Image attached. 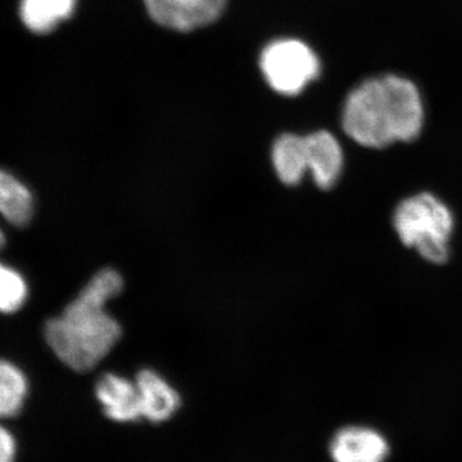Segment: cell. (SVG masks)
I'll use <instances>...</instances> for the list:
<instances>
[{
	"instance_id": "obj_8",
	"label": "cell",
	"mask_w": 462,
	"mask_h": 462,
	"mask_svg": "<svg viewBox=\"0 0 462 462\" xmlns=\"http://www.w3.org/2000/svg\"><path fill=\"white\" fill-rule=\"evenodd\" d=\"M96 396L103 412L112 421L135 422L143 419L138 387L132 380L106 374L97 383Z\"/></svg>"
},
{
	"instance_id": "obj_11",
	"label": "cell",
	"mask_w": 462,
	"mask_h": 462,
	"mask_svg": "<svg viewBox=\"0 0 462 462\" xmlns=\"http://www.w3.org/2000/svg\"><path fill=\"white\" fill-rule=\"evenodd\" d=\"M78 0H20L18 16L30 32L45 35L74 14Z\"/></svg>"
},
{
	"instance_id": "obj_10",
	"label": "cell",
	"mask_w": 462,
	"mask_h": 462,
	"mask_svg": "<svg viewBox=\"0 0 462 462\" xmlns=\"http://www.w3.org/2000/svg\"><path fill=\"white\" fill-rule=\"evenodd\" d=\"M33 215V196L25 182L14 173L0 169V218L16 227L30 223ZM5 230L0 226V249L5 247Z\"/></svg>"
},
{
	"instance_id": "obj_2",
	"label": "cell",
	"mask_w": 462,
	"mask_h": 462,
	"mask_svg": "<svg viewBox=\"0 0 462 462\" xmlns=\"http://www.w3.org/2000/svg\"><path fill=\"white\" fill-rule=\"evenodd\" d=\"M123 288L120 273L112 269L102 270L62 314L45 325V340L69 369L89 372L121 338L120 324L106 312L105 306Z\"/></svg>"
},
{
	"instance_id": "obj_6",
	"label": "cell",
	"mask_w": 462,
	"mask_h": 462,
	"mask_svg": "<svg viewBox=\"0 0 462 462\" xmlns=\"http://www.w3.org/2000/svg\"><path fill=\"white\" fill-rule=\"evenodd\" d=\"M388 454L385 438L370 428H343L330 442L334 462H384Z\"/></svg>"
},
{
	"instance_id": "obj_7",
	"label": "cell",
	"mask_w": 462,
	"mask_h": 462,
	"mask_svg": "<svg viewBox=\"0 0 462 462\" xmlns=\"http://www.w3.org/2000/svg\"><path fill=\"white\" fill-rule=\"evenodd\" d=\"M309 171L321 189H330L338 182L345 166V153L338 139L327 130L305 136Z\"/></svg>"
},
{
	"instance_id": "obj_9",
	"label": "cell",
	"mask_w": 462,
	"mask_h": 462,
	"mask_svg": "<svg viewBox=\"0 0 462 462\" xmlns=\"http://www.w3.org/2000/svg\"><path fill=\"white\" fill-rule=\"evenodd\" d=\"M135 383L143 419L157 424L170 420L178 411L181 403L180 396L160 374L153 370H142Z\"/></svg>"
},
{
	"instance_id": "obj_5",
	"label": "cell",
	"mask_w": 462,
	"mask_h": 462,
	"mask_svg": "<svg viewBox=\"0 0 462 462\" xmlns=\"http://www.w3.org/2000/svg\"><path fill=\"white\" fill-rule=\"evenodd\" d=\"M227 0H144L149 16L158 25L188 32L215 23Z\"/></svg>"
},
{
	"instance_id": "obj_1",
	"label": "cell",
	"mask_w": 462,
	"mask_h": 462,
	"mask_svg": "<svg viewBox=\"0 0 462 462\" xmlns=\"http://www.w3.org/2000/svg\"><path fill=\"white\" fill-rule=\"evenodd\" d=\"M421 93L410 79L383 75L366 79L349 91L342 127L358 145L383 149L418 139L424 126Z\"/></svg>"
},
{
	"instance_id": "obj_3",
	"label": "cell",
	"mask_w": 462,
	"mask_h": 462,
	"mask_svg": "<svg viewBox=\"0 0 462 462\" xmlns=\"http://www.w3.org/2000/svg\"><path fill=\"white\" fill-rule=\"evenodd\" d=\"M392 223L401 242L425 260L431 263L448 260L454 214L434 194L419 193L403 199L394 209Z\"/></svg>"
},
{
	"instance_id": "obj_12",
	"label": "cell",
	"mask_w": 462,
	"mask_h": 462,
	"mask_svg": "<svg viewBox=\"0 0 462 462\" xmlns=\"http://www.w3.org/2000/svg\"><path fill=\"white\" fill-rule=\"evenodd\" d=\"M273 166L285 185H297L309 171L305 136L282 134L276 139L272 151Z\"/></svg>"
},
{
	"instance_id": "obj_15",
	"label": "cell",
	"mask_w": 462,
	"mask_h": 462,
	"mask_svg": "<svg viewBox=\"0 0 462 462\" xmlns=\"http://www.w3.org/2000/svg\"><path fill=\"white\" fill-rule=\"evenodd\" d=\"M16 437L0 421V462H17Z\"/></svg>"
},
{
	"instance_id": "obj_13",
	"label": "cell",
	"mask_w": 462,
	"mask_h": 462,
	"mask_svg": "<svg viewBox=\"0 0 462 462\" xmlns=\"http://www.w3.org/2000/svg\"><path fill=\"white\" fill-rule=\"evenodd\" d=\"M29 394L25 373L11 361L0 358V421L23 411Z\"/></svg>"
},
{
	"instance_id": "obj_4",
	"label": "cell",
	"mask_w": 462,
	"mask_h": 462,
	"mask_svg": "<svg viewBox=\"0 0 462 462\" xmlns=\"http://www.w3.org/2000/svg\"><path fill=\"white\" fill-rule=\"evenodd\" d=\"M260 67L270 88L288 97L302 93L321 71L315 51L298 39H278L267 44Z\"/></svg>"
},
{
	"instance_id": "obj_14",
	"label": "cell",
	"mask_w": 462,
	"mask_h": 462,
	"mask_svg": "<svg viewBox=\"0 0 462 462\" xmlns=\"http://www.w3.org/2000/svg\"><path fill=\"white\" fill-rule=\"evenodd\" d=\"M29 298V285L23 273L0 261V312L20 311Z\"/></svg>"
}]
</instances>
